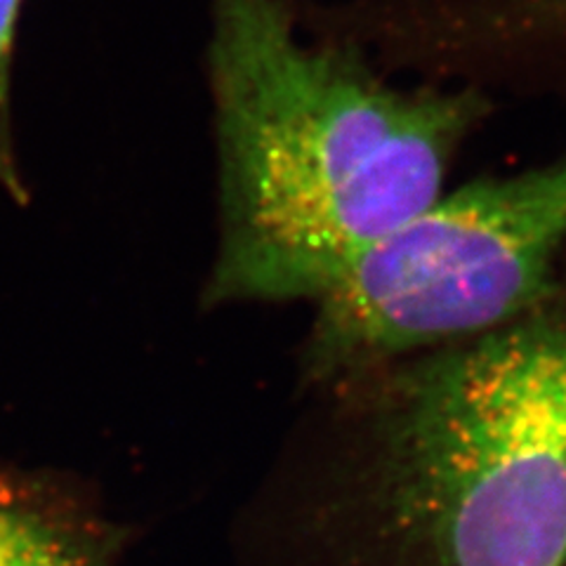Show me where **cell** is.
<instances>
[{"instance_id": "6da1fadb", "label": "cell", "mask_w": 566, "mask_h": 566, "mask_svg": "<svg viewBox=\"0 0 566 566\" xmlns=\"http://www.w3.org/2000/svg\"><path fill=\"white\" fill-rule=\"evenodd\" d=\"M291 526L403 566H566V272L512 322L312 389Z\"/></svg>"}, {"instance_id": "7a4b0ae2", "label": "cell", "mask_w": 566, "mask_h": 566, "mask_svg": "<svg viewBox=\"0 0 566 566\" xmlns=\"http://www.w3.org/2000/svg\"><path fill=\"white\" fill-rule=\"evenodd\" d=\"M220 243L208 307L316 303L447 189L491 112L476 85L397 87L307 43L283 0H212Z\"/></svg>"}, {"instance_id": "3957f363", "label": "cell", "mask_w": 566, "mask_h": 566, "mask_svg": "<svg viewBox=\"0 0 566 566\" xmlns=\"http://www.w3.org/2000/svg\"><path fill=\"white\" fill-rule=\"evenodd\" d=\"M566 272V149L482 177L370 248L312 305L300 352L307 392L361 368L522 316Z\"/></svg>"}, {"instance_id": "277c9868", "label": "cell", "mask_w": 566, "mask_h": 566, "mask_svg": "<svg viewBox=\"0 0 566 566\" xmlns=\"http://www.w3.org/2000/svg\"><path fill=\"white\" fill-rule=\"evenodd\" d=\"M128 541L74 480L0 465V566H123Z\"/></svg>"}, {"instance_id": "5b68a950", "label": "cell", "mask_w": 566, "mask_h": 566, "mask_svg": "<svg viewBox=\"0 0 566 566\" xmlns=\"http://www.w3.org/2000/svg\"><path fill=\"white\" fill-rule=\"evenodd\" d=\"M20 8L22 0H0V189H6L17 203H27L29 189L17 161L10 109V74Z\"/></svg>"}]
</instances>
